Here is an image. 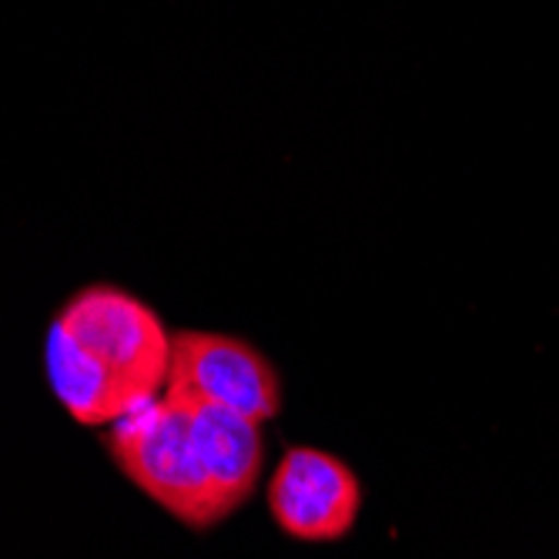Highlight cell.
Returning a JSON list of instances; mask_svg holds the SVG:
<instances>
[{
    "label": "cell",
    "mask_w": 559,
    "mask_h": 559,
    "mask_svg": "<svg viewBox=\"0 0 559 559\" xmlns=\"http://www.w3.org/2000/svg\"><path fill=\"white\" fill-rule=\"evenodd\" d=\"M171 335L162 316L128 288L84 285L44 335L50 392L78 426H115L165 395Z\"/></svg>",
    "instance_id": "cell-1"
},
{
    "label": "cell",
    "mask_w": 559,
    "mask_h": 559,
    "mask_svg": "<svg viewBox=\"0 0 559 559\" xmlns=\"http://www.w3.org/2000/svg\"><path fill=\"white\" fill-rule=\"evenodd\" d=\"M105 452L118 473L188 530H215L235 516L201 473L185 405L162 395L105 432Z\"/></svg>",
    "instance_id": "cell-2"
},
{
    "label": "cell",
    "mask_w": 559,
    "mask_h": 559,
    "mask_svg": "<svg viewBox=\"0 0 559 559\" xmlns=\"http://www.w3.org/2000/svg\"><path fill=\"white\" fill-rule=\"evenodd\" d=\"M165 395L269 423L282 413V376L269 355L248 338L185 329L171 335Z\"/></svg>",
    "instance_id": "cell-3"
},
{
    "label": "cell",
    "mask_w": 559,
    "mask_h": 559,
    "mask_svg": "<svg viewBox=\"0 0 559 559\" xmlns=\"http://www.w3.org/2000/svg\"><path fill=\"white\" fill-rule=\"evenodd\" d=\"M265 496L275 526L301 543L345 539L362 510L359 476L338 455L316 445L285 449Z\"/></svg>",
    "instance_id": "cell-4"
},
{
    "label": "cell",
    "mask_w": 559,
    "mask_h": 559,
    "mask_svg": "<svg viewBox=\"0 0 559 559\" xmlns=\"http://www.w3.org/2000/svg\"><path fill=\"white\" fill-rule=\"evenodd\" d=\"M181 405L188 416V432L201 473L209 476V483L225 499L228 510L238 513L262 483V469H265L262 423L231 409H218V405H201V402H181Z\"/></svg>",
    "instance_id": "cell-5"
}]
</instances>
